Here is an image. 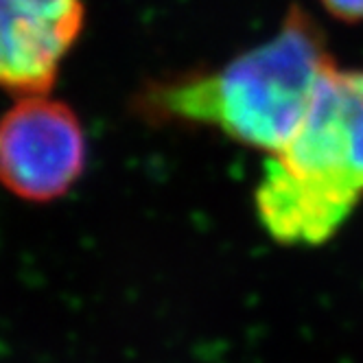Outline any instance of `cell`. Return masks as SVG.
<instances>
[{
  "label": "cell",
  "mask_w": 363,
  "mask_h": 363,
  "mask_svg": "<svg viewBox=\"0 0 363 363\" xmlns=\"http://www.w3.org/2000/svg\"><path fill=\"white\" fill-rule=\"evenodd\" d=\"M328 13L344 22H361L363 20V0H322Z\"/></svg>",
  "instance_id": "5"
},
{
  "label": "cell",
  "mask_w": 363,
  "mask_h": 363,
  "mask_svg": "<svg viewBox=\"0 0 363 363\" xmlns=\"http://www.w3.org/2000/svg\"><path fill=\"white\" fill-rule=\"evenodd\" d=\"M363 197V70L333 66L291 140L256 189L263 228L280 243L328 241Z\"/></svg>",
  "instance_id": "2"
},
{
  "label": "cell",
  "mask_w": 363,
  "mask_h": 363,
  "mask_svg": "<svg viewBox=\"0 0 363 363\" xmlns=\"http://www.w3.org/2000/svg\"><path fill=\"white\" fill-rule=\"evenodd\" d=\"M333 66L322 27L294 5L272 40L219 70L153 84L140 108L158 121L211 125L247 147L278 153L298 132Z\"/></svg>",
  "instance_id": "1"
},
{
  "label": "cell",
  "mask_w": 363,
  "mask_h": 363,
  "mask_svg": "<svg viewBox=\"0 0 363 363\" xmlns=\"http://www.w3.org/2000/svg\"><path fill=\"white\" fill-rule=\"evenodd\" d=\"M84 0H0V88L44 94L84 29Z\"/></svg>",
  "instance_id": "4"
},
{
  "label": "cell",
  "mask_w": 363,
  "mask_h": 363,
  "mask_svg": "<svg viewBox=\"0 0 363 363\" xmlns=\"http://www.w3.org/2000/svg\"><path fill=\"white\" fill-rule=\"evenodd\" d=\"M82 121L66 103L29 94L0 118V184L24 201H53L84 175Z\"/></svg>",
  "instance_id": "3"
}]
</instances>
